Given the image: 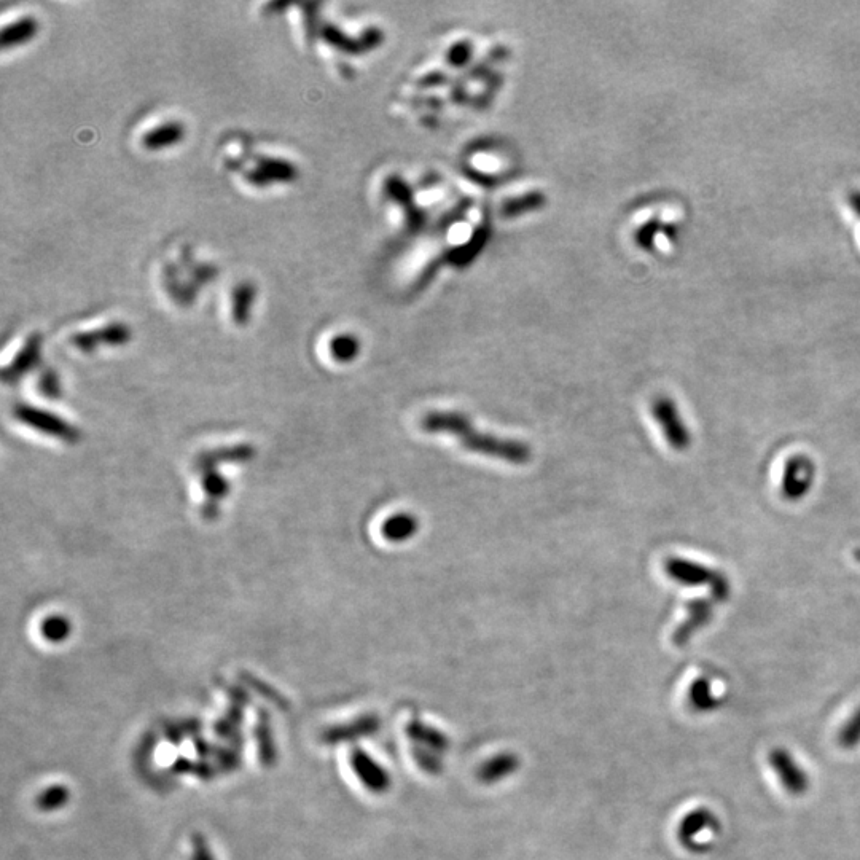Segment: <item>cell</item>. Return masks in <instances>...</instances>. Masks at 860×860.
I'll return each instance as SVG.
<instances>
[{"instance_id":"4","label":"cell","mask_w":860,"mask_h":860,"mask_svg":"<svg viewBox=\"0 0 860 860\" xmlns=\"http://www.w3.org/2000/svg\"><path fill=\"white\" fill-rule=\"evenodd\" d=\"M816 481V464L806 454H794L787 459L781 475V496L784 501L800 502L813 489Z\"/></svg>"},{"instance_id":"5","label":"cell","mask_w":860,"mask_h":860,"mask_svg":"<svg viewBox=\"0 0 860 860\" xmlns=\"http://www.w3.org/2000/svg\"><path fill=\"white\" fill-rule=\"evenodd\" d=\"M408 736L413 741V754L418 760L419 767L429 773H437L442 770V755L448 751V739L427 725L413 722L407 728Z\"/></svg>"},{"instance_id":"2","label":"cell","mask_w":860,"mask_h":860,"mask_svg":"<svg viewBox=\"0 0 860 860\" xmlns=\"http://www.w3.org/2000/svg\"><path fill=\"white\" fill-rule=\"evenodd\" d=\"M254 453V448L251 445H238L233 446V448L206 451L196 458L195 469L201 475V486H203V493L206 494L203 516L211 520V518L219 515L220 501H223L230 491L227 481L217 470L220 464L249 461Z\"/></svg>"},{"instance_id":"22","label":"cell","mask_w":860,"mask_h":860,"mask_svg":"<svg viewBox=\"0 0 860 860\" xmlns=\"http://www.w3.org/2000/svg\"><path fill=\"white\" fill-rule=\"evenodd\" d=\"M71 800V790L63 784H53L43 789L36 797V806L43 813L61 810Z\"/></svg>"},{"instance_id":"27","label":"cell","mask_w":860,"mask_h":860,"mask_svg":"<svg viewBox=\"0 0 860 860\" xmlns=\"http://www.w3.org/2000/svg\"><path fill=\"white\" fill-rule=\"evenodd\" d=\"M330 351H332L333 359L338 360V362H351L359 354V341L349 337V335L335 338L330 343Z\"/></svg>"},{"instance_id":"8","label":"cell","mask_w":860,"mask_h":860,"mask_svg":"<svg viewBox=\"0 0 860 860\" xmlns=\"http://www.w3.org/2000/svg\"><path fill=\"white\" fill-rule=\"evenodd\" d=\"M665 572L669 579L679 583L682 587H708L709 590L714 587V583L722 574V572L711 569L706 564L698 563L693 559L681 558V556H671V558L666 559Z\"/></svg>"},{"instance_id":"9","label":"cell","mask_w":860,"mask_h":860,"mask_svg":"<svg viewBox=\"0 0 860 860\" xmlns=\"http://www.w3.org/2000/svg\"><path fill=\"white\" fill-rule=\"evenodd\" d=\"M719 832L720 821L717 814L701 806L685 814L677 829V840L690 851H700L703 849L700 838L704 835H716Z\"/></svg>"},{"instance_id":"30","label":"cell","mask_w":860,"mask_h":860,"mask_svg":"<svg viewBox=\"0 0 860 860\" xmlns=\"http://www.w3.org/2000/svg\"><path fill=\"white\" fill-rule=\"evenodd\" d=\"M40 389H42L43 394L47 395V397H56L59 394V384L56 376L51 372L43 376Z\"/></svg>"},{"instance_id":"17","label":"cell","mask_w":860,"mask_h":860,"mask_svg":"<svg viewBox=\"0 0 860 860\" xmlns=\"http://www.w3.org/2000/svg\"><path fill=\"white\" fill-rule=\"evenodd\" d=\"M185 137V126L180 122H168L157 128L150 129L142 137V145L145 149L157 152V150L169 149L182 142Z\"/></svg>"},{"instance_id":"7","label":"cell","mask_w":860,"mask_h":860,"mask_svg":"<svg viewBox=\"0 0 860 860\" xmlns=\"http://www.w3.org/2000/svg\"><path fill=\"white\" fill-rule=\"evenodd\" d=\"M13 416L31 429L50 435V437L59 438L63 442L75 443L80 440L79 430L66 423L59 416L53 415L50 411L39 410V408L29 407V405H18L13 410Z\"/></svg>"},{"instance_id":"12","label":"cell","mask_w":860,"mask_h":860,"mask_svg":"<svg viewBox=\"0 0 860 860\" xmlns=\"http://www.w3.org/2000/svg\"><path fill=\"white\" fill-rule=\"evenodd\" d=\"M131 340V330L125 324L115 322L94 332L77 333L72 337V344L83 352L96 351L98 346H123Z\"/></svg>"},{"instance_id":"10","label":"cell","mask_w":860,"mask_h":860,"mask_svg":"<svg viewBox=\"0 0 860 860\" xmlns=\"http://www.w3.org/2000/svg\"><path fill=\"white\" fill-rule=\"evenodd\" d=\"M716 602L708 599H693L685 606V618L673 633V644L684 647L695 638V634L704 630L714 618Z\"/></svg>"},{"instance_id":"21","label":"cell","mask_w":860,"mask_h":860,"mask_svg":"<svg viewBox=\"0 0 860 860\" xmlns=\"http://www.w3.org/2000/svg\"><path fill=\"white\" fill-rule=\"evenodd\" d=\"M255 297L257 290L251 282H243L233 290V321L241 327L249 324Z\"/></svg>"},{"instance_id":"24","label":"cell","mask_w":860,"mask_h":860,"mask_svg":"<svg viewBox=\"0 0 860 860\" xmlns=\"http://www.w3.org/2000/svg\"><path fill=\"white\" fill-rule=\"evenodd\" d=\"M244 720L243 704L233 703L225 716L215 724V733L231 741H239V727Z\"/></svg>"},{"instance_id":"13","label":"cell","mask_w":860,"mask_h":860,"mask_svg":"<svg viewBox=\"0 0 860 860\" xmlns=\"http://www.w3.org/2000/svg\"><path fill=\"white\" fill-rule=\"evenodd\" d=\"M380 728V719L376 716L359 717V719L351 720L348 724L335 725V727L327 728L321 735L322 743L335 744L349 743L356 739L365 738V736L373 735Z\"/></svg>"},{"instance_id":"25","label":"cell","mask_w":860,"mask_h":860,"mask_svg":"<svg viewBox=\"0 0 860 860\" xmlns=\"http://www.w3.org/2000/svg\"><path fill=\"white\" fill-rule=\"evenodd\" d=\"M40 631H42L43 638L47 639L48 642L59 644L71 636L72 625L66 617L55 615V617H48L43 620Z\"/></svg>"},{"instance_id":"18","label":"cell","mask_w":860,"mask_h":860,"mask_svg":"<svg viewBox=\"0 0 860 860\" xmlns=\"http://www.w3.org/2000/svg\"><path fill=\"white\" fill-rule=\"evenodd\" d=\"M418 531V518L411 513H397V515L389 516L381 528L384 539L395 542V544L413 539Z\"/></svg>"},{"instance_id":"23","label":"cell","mask_w":860,"mask_h":860,"mask_svg":"<svg viewBox=\"0 0 860 860\" xmlns=\"http://www.w3.org/2000/svg\"><path fill=\"white\" fill-rule=\"evenodd\" d=\"M518 767V760L512 754L499 755L489 760L480 770V779L485 782H496L512 774Z\"/></svg>"},{"instance_id":"31","label":"cell","mask_w":860,"mask_h":860,"mask_svg":"<svg viewBox=\"0 0 860 860\" xmlns=\"http://www.w3.org/2000/svg\"><path fill=\"white\" fill-rule=\"evenodd\" d=\"M246 180L249 184L254 185L257 188H265L268 185L273 184L268 176H266L265 172L260 171V169H254V171L247 172Z\"/></svg>"},{"instance_id":"1","label":"cell","mask_w":860,"mask_h":860,"mask_svg":"<svg viewBox=\"0 0 860 860\" xmlns=\"http://www.w3.org/2000/svg\"><path fill=\"white\" fill-rule=\"evenodd\" d=\"M421 429L427 434L450 435L461 443L464 450L499 459L512 466H526L532 459L528 443L478 430L472 419L461 411H429L421 418Z\"/></svg>"},{"instance_id":"29","label":"cell","mask_w":860,"mask_h":860,"mask_svg":"<svg viewBox=\"0 0 860 860\" xmlns=\"http://www.w3.org/2000/svg\"><path fill=\"white\" fill-rule=\"evenodd\" d=\"M190 860H215L208 838L203 833H195L192 837V857Z\"/></svg>"},{"instance_id":"15","label":"cell","mask_w":860,"mask_h":860,"mask_svg":"<svg viewBox=\"0 0 860 860\" xmlns=\"http://www.w3.org/2000/svg\"><path fill=\"white\" fill-rule=\"evenodd\" d=\"M255 738H257L258 759L262 762L263 767L273 768L278 762V751H276V743H274L270 714L262 708L258 709Z\"/></svg>"},{"instance_id":"20","label":"cell","mask_w":860,"mask_h":860,"mask_svg":"<svg viewBox=\"0 0 860 860\" xmlns=\"http://www.w3.org/2000/svg\"><path fill=\"white\" fill-rule=\"evenodd\" d=\"M257 169L265 172L271 182L281 184H292L298 177V169L294 163L282 160V158L260 157L257 158Z\"/></svg>"},{"instance_id":"19","label":"cell","mask_w":860,"mask_h":860,"mask_svg":"<svg viewBox=\"0 0 860 860\" xmlns=\"http://www.w3.org/2000/svg\"><path fill=\"white\" fill-rule=\"evenodd\" d=\"M39 32V23L32 16H24L15 23H10L2 29V47L7 48L20 47L24 43L31 42Z\"/></svg>"},{"instance_id":"3","label":"cell","mask_w":860,"mask_h":860,"mask_svg":"<svg viewBox=\"0 0 860 860\" xmlns=\"http://www.w3.org/2000/svg\"><path fill=\"white\" fill-rule=\"evenodd\" d=\"M650 411L671 450L676 453L690 450L693 443L692 430L685 423L679 405L671 397L658 395L650 403Z\"/></svg>"},{"instance_id":"26","label":"cell","mask_w":860,"mask_h":860,"mask_svg":"<svg viewBox=\"0 0 860 860\" xmlns=\"http://www.w3.org/2000/svg\"><path fill=\"white\" fill-rule=\"evenodd\" d=\"M837 743L841 749L851 751L860 746V708L851 714L837 735Z\"/></svg>"},{"instance_id":"6","label":"cell","mask_w":860,"mask_h":860,"mask_svg":"<svg viewBox=\"0 0 860 860\" xmlns=\"http://www.w3.org/2000/svg\"><path fill=\"white\" fill-rule=\"evenodd\" d=\"M768 762L790 797L798 798L808 794L811 787L810 774L786 747H774L768 755Z\"/></svg>"},{"instance_id":"28","label":"cell","mask_w":860,"mask_h":860,"mask_svg":"<svg viewBox=\"0 0 860 860\" xmlns=\"http://www.w3.org/2000/svg\"><path fill=\"white\" fill-rule=\"evenodd\" d=\"M244 681L251 685V687H254L255 692H258L260 695L268 698V700L273 701V703L276 704V706H279V708H286V698L279 695V693L276 692L273 687H270V685L265 684V682L258 681L257 677L249 676V674H244Z\"/></svg>"},{"instance_id":"14","label":"cell","mask_w":860,"mask_h":860,"mask_svg":"<svg viewBox=\"0 0 860 860\" xmlns=\"http://www.w3.org/2000/svg\"><path fill=\"white\" fill-rule=\"evenodd\" d=\"M40 348H42V337L40 335H32L24 344L20 354L13 360L12 365H8L4 370L5 383L12 384L20 380L21 376L31 372L32 368L39 364Z\"/></svg>"},{"instance_id":"11","label":"cell","mask_w":860,"mask_h":860,"mask_svg":"<svg viewBox=\"0 0 860 860\" xmlns=\"http://www.w3.org/2000/svg\"><path fill=\"white\" fill-rule=\"evenodd\" d=\"M349 759H351L352 771L356 774L357 779L367 787L368 792L384 794L391 787L389 773L381 767L380 763L375 762L364 749H359V747L352 749Z\"/></svg>"},{"instance_id":"32","label":"cell","mask_w":860,"mask_h":860,"mask_svg":"<svg viewBox=\"0 0 860 860\" xmlns=\"http://www.w3.org/2000/svg\"><path fill=\"white\" fill-rule=\"evenodd\" d=\"M854 556H856L857 563L860 564V550H856V553H854Z\"/></svg>"},{"instance_id":"16","label":"cell","mask_w":860,"mask_h":860,"mask_svg":"<svg viewBox=\"0 0 860 860\" xmlns=\"http://www.w3.org/2000/svg\"><path fill=\"white\" fill-rule=\"evenodd\" d=\"M688 704L690 708L700 714H709V712L717 711L722 706V698L717 696L712 687L711 681L706 677H698L692 682L687 693Z\"/></svg>"}]
</instances>
